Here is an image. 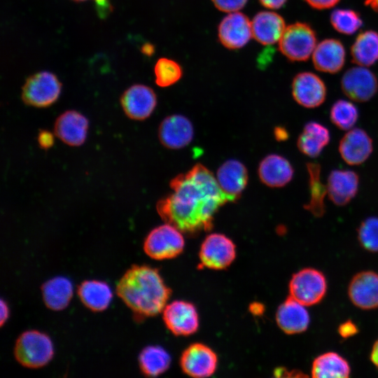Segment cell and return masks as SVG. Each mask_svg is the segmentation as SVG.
Listing matches in <instances>:
<instances>
[{"instance_id":"46","label":"cell","mask_w":378,"mask_h":378,"mask_svg":"<svg viewBox=\"0 0 378 378\" xmlns=\"http://www.w3.org/2000/svg\"><path fill=\"white\" fill-rule=\"evenodd\" d=\"M75 1H85V0H74Z\"/></svg>"},{"instance_id":"38","label":"cell","mask_w":378,"mask_h":378,"mask_svg":"<svg viewBox=\"0 0 378 378\" xmlns=\"http://www.w3.org/2000/svg\"><path fill=\"white\" fill-rule=\"evenodd\" d=\"M305 1L312 8L322 10L333 7L340 0H305Z\"/></svg>"},{"instance_id":"43","label":"cell","mask_w":378,"mask_h":378,"mask_svg":"<svg viewBox=\"0 0 378 378\" xmlns=\"http://www.w3.org/2000/svg\"><path fill=\"white\" fill-rule=\"evenodd\" d=\"M276 138L279 141L285 140L288 137V133L284 128L278 127L275 130Z\"/></svg>"},{"instance_id":"10","label":"cell","mask_w":378,"mask_h":378,"mask_svg":"<svg viewBox=\"0 0 378 378\" xmlns=\"http://www.w3.org/2000/svg\"><path fill=\"white\" fill-rule=\"evenodd\" d=\"M162 316L167 328L176 335H192L199 327L197 309L192 303L186 301L175 300L167 304Z\"/></svg>"},{"instance_id":"27","label":"cell","mask_w":378,"mask_h":378,"mask_svg":"<svg viewBox=\"0 0 378 378\" xmlns=\"http://www.w3.org/2000/svg\"><path fill=\"white\" fill-rule=\"evenodd\" d=\"M46 306L54 311L65 309L73 296L71 281L64 276H56L46 281L41 286Z\"/></svg>"},{"instance_id":"22","label":"cell","mask_w":378,"mask_h":378,"mask_svg":"<svg viewBox=\"0 0 378 378\" xmlns=\"http://www.w3.org/2000/svg\"><path fill=\"white\" fill-rule=\"evenodd\" d=\"M276 323L285 333L289 335L305 331L310 318L304 305L289 296L277 309Z\"/></svg>"},{"instance_id":"6","label":"cell","mask_w":378,"mask_h":378,"mask_svg":"<svg viewBox=\"0 0 378 378\" xmlns=\"http://www.w3.org/2000/svg\"><path fill=\"white\" fill-rule=\"evenodd\" d=\"M184 244L181 232L166 223L149 232L144 243V250L150 258L161 260L178 255Z\"/></svg>"},{"instance_id":"39","label":"cell","mask_w":378,"mask_h":378,"mask_svg":"<svg viewBox=\"0 0 378 378\" xmlns=\"http://www.w3.org/2000/svg\"><path fill=\"white\" fill-rule=\"evenodd\" d=\"M38 143L43 148H49L53 144V136L48 131H43L38 134Z\"/></svg>"},{"instance_id":"33","label":"cell","mask_w":378,"mask_h":378,"mask_svg":"<svg viewBox=\"0 0 378 378\" xmlns=\"http://www.w3.org/2000/svg\"><path fill=\"white\" fill-rule=\"evenodd\" d=\"M330 23L338 32L351 35L363 25L360 14L351 9H335L330 15Z\"/></svg>"},{"instance_id":"21","label":"cell","mask_w":378,"mask_h":378,"mask_svg":"<svg viewBox=\"0 0 378 378\" xmlns=\"http://www.w3.org/2000/svg\"><path fill=\"white\" fill-rule=\"evenodd\" d=\"M258 173L262 183L267 186L281 188L290 182L294 175V169L284 157L270 154L260 162Z\"/></svg>"},{"instance_id":"45","label":"cell","mask_w":378,"mask_h":378,"mask_svg":"<svg viewBox=\"0 0 378 378\" xmlns=\"http://www.w3.org/2000/svg\"><path fill=\"white\" fill-rule=\"evenodd\" d=\"M144 52L150 55L153 52V48L150 44H146L143 47Z\"/></svg>"},{"instance_id":"34","label":"cell","mask_w":378,"mask_h":378,"mask_svg":"<svg viewBox=\"0 0 378 378\" xmlns=\"http://www.w3.org/2000/svg\"><path fill=\"white\" fill-rule=\"evenodd\" d=\"M155 83L160 87H169L178 81L183 75L181 65L171 59L160 58L154 68Z\"/></svg>"},{"instance_id":"14","label":"cell","mask_w":378,"mask_h":378,"mask_svg":"<svg viewBox=\"0 0 378 378\" xmlns=\"http://www.w3.org/2000/svg\"><path fill=\"white\" fill-rule=\"evenodd\" d=\"M120 103L129 118L141 120L149 117L153 112L157 104V98L152 88L136 84L124 92Z\"/></svg>"},{"instance_id":"37","label":"cell","mask_w":378,"mask_h":378,"mask_svg":"<svg viewBox=\"0 0 378 378\" xmlns=\"http://www.w3.org/2000/svg\"><path fill=\"white\" fill-rule=\"evenodd\" d=\"M338 332L342 337L348 338L357 334L358 328L352 321L347 320L339 326Z\"/></svg>"},{"instance_id":"13","label":"cell","mask_w":378,"mask_h":378,"mask_svg":"<svg viewBox=\"0 0 378 378\" xmlns=\"http://www.w3.org/2000/svg\"><path fill=\"white\" fill-rule=\"evenodd\" d=\"M218 34L220 42L225 48L230 50L241 48L253 36L251 22L242 13H231L220 22Z\"/></svg>"},{"instance_id":"40","label":"cell","mask_w":378,"mask_h":378,"mask_svg":"<svg viewBox=\"0 0 378 378\" xmlns=\"http://www.w3.org/2000/svg\"><path fill=\"white\" fill-rule=\"evenodd\" d=\"M287 0H259L260 3L265 8L278 9L281 8Z\"/></svg>"},{"instance_id":"23","label":"cell","mask_w":378,"mask_h":378,"mask_svg":"<svg viewBox=\"0 0 378 378\" xmlns=\"http://www.w3.org/2000/svg\"><path fill=\"white\" fill-rule=\"evenodd\" d=\"M314 67L322 72L335 74L344 66L345 50L340 41L327 38L316 45L313 53Z\"/></svg>"},{"instance_id":"25","label":"cell","mask_w":378,"mask_h":378,"mask_svg":"<svg viewBox=\"0 0 378 378\" xmlns=\"http://www.w3.org/2000/svg\"><path fill=\"white\" fill-rule=\"evenodd\" d=\"M330 140L328 129L322 124L309 121L307 122L297 140V146L304 155L310 158L318 157Z\"/></svg>"},{"instance_id":"31","label":"cell","mask_w":378,"mask_h":378,"mask_svg":"<svg viewBox=\"0 0 378 378\" xmlns=\"http://www.w3.org/2000/svg\"><path fill=\"white\" fill-rule=\"evenodd\" d=\"M171 358L168 352L160 346H148L139 356L141 372L148 377H157L169 367Z\"/></svg>"},{"instance_id":"11","label":"cell","mask_w":378,"mask_h":378,"mask_svg":"<svg viewBox=\"0 0 378 378\" xmlns=\"http://www.w3.org/2000/svg\"><path fill=\"white\" fill-rule=\"evenodd\" d=\"M218 358L208 346L195 343L187 347L180 358L183 371L193 377H207L212 375L217 368Z\"/></svg>"},{"instance_id":"16","label":"cell","mask_w":378,"mask_h":378,"mask_svg":"<svg viewBox=\"0 0 378 378\" xmlns=\"http://www.w3.org/2000/svg\"><path fill=\"white\" fill-rule=\"evenodd\" d=\"M348 295L351 302L360 309L377 308L378 274L372 271L355 274L348 286Z\"/></svg>"},{"instance_id":"36","label":"cell","mask_w":378,"mask_h":378,"mask_svg":"<svg viewBox=\"0 0 378 378\" xmlns=\"http://www.w3.org/2000/svg\"><path fill=\"white\" fill-rule=\"evenodd\" d=\"M214 6L223 12L233 13L241 9L248 0H211Z\"/></svg>"},{"instance_id":"44","label":"cell","mask_w":378,"mask_h":378,"mask_svg":"<svg viewBox=\"0 0 378 378\" xmlns=\"http://www.w3.org/2000/svg\"><path fill=\"white\" fill-rule=\"evenodd\" d=\"M365 4L374 10L378 12V0H365Z\"/></svg>"},{"instance_id":"7","label":"cell","mask_w":378,"mask_h":378,"mask_svg":"<svg viewBox=\"0 0 378 378\" xmlns=\"http://www.w3.org/2000/svg\"><path fill=\"white\" fill-rule=\"evenodd\" d=\"M62 84L51 72L41 71L29 76L22 87L24 102L35 107H47L58 99Z\"/></svg>"},{"instance_id":"35","label":"cell","mask_w":378,"mask_h":378,"mask_svg":"<svg viewBox=\"0 0 378 378\" xmlns=\"http://www.w3.org/2000/svg\"><path fill=\"white\" fill-rule=\"evenodd\" d=\"M358 239L364 249L378 252V217H369L360 224Z\"/></svg>"},{"instance_id":"32","label":"cell","mask_w":378,"mask_h":378,"mask_svg":"<svg viewBox=\"0 0 378 378\" xmlns=\"http://www.w3.org/2000/svg\"><path fill=\"white\" fill-rule=\"evenodd\" d=\"M331 122L342 130H349L358 118L357 107L351 102L344 99L336 101L330 111Z\"/></svg>"},{"instance_id":"26","label":"cell","mask_w":378,"mask_h":378,"mask_svg":"<svg viewBox=\"0 0 378 378\" xmlns=\"http://www.w3.org/2000/svg\"><path fill=\"white\" fill-rule=\"evenodd\" d=\"M81 302L92 312H102L108 308L113 293L107 283L99 280L83 281L77 290Z\"/></svg>"},{"instance_id":"15","label":"cell","mask_w":378,"mask_h":378,"mask_svg":"<svg viewBox=\"0 0 378 378\" xmlns=\"http://www.w3.org/2000/svg\"><path fill=\"white\" fill-rule=\"evenodd\" d=\"M194 129L191 121L184 115L175 114L165 118L158 129L161 144L170 149H181L192 140Z\"/></svg>"},{"instance_id":"18","label":"cell","mask_w":378,"mask_h":378,"mask_svg":"<svg viewBox=\"0 0 378 378\" xmlns=\"http://www.w3.org/2000/svg\"><path fill=\"white\" fill-rule=\"evenodd\" d=\"M216 180L219 187L230 202L239 199L248 183V171L237 160H227L218 169Z\"/></svg>"},{"instance_id":"24","label":"cell","mask_w":378,"mask_h":378,"mask_svg":"<svg viewBox=\"0 0 378 378\" xmlns=\"http://www.w3.org/2000/svg\"><path fill=\"white\" fill-rule=\"evenodd\" d=\"M253 37L260 43L272 45L279 41L285 30L284 18L272 11L258 13L251 22Z\"/></svg>"},{"instance_id":"20","label":"cell","mask_w":378,"mask_h":378,"mask_svg":"<svg viewBox=\"0 0 378 378\" xmlns=\"http://www.w3.org/2000/svg\"><path fill=\"white\" fill-rule=\"evenodd\" d=\"M88 129V119L76 111H67L55 121L54 132L64 143L72 146L83 144Z\"/></svg>"},{"instance_id":"9","label":"cell","mask_w":378,"mask_h":378,"mask_svg":"<svg viewBox=\"0 0 378 378\" xmlns=\"http://www.w3.org/2000/svg\"><path fill=\"white\" fill-rule=\"evenodd\" d=\"M341 88L350 99L365 102L372 99L378 90V80L365 66L349 69L341 80Z\"/></svg>"},{"instance_id":"8","label":"cell","mask_w":378,"mask_h":378,"mask_svg":"<svg viewBox=\"0 0 378 378\" xmlns=\"http://www.w3.org/2000/svg\"><path fill=\"white\" fill-rule=\"evenodd\" d=\"M199 256L203 266L212 270H223L234 260L235 246L223 234H210L203 241Z\"/></svg>"},{"instance_id":"29","label":"cell","mask_w":378,"mask_h":378,"mask_svg":"<svg viewBox=\"0 0 378 378\" xmlns=\"http://www.w3.org/2000/svg\"><path fill=\"white\" fill-rule=\"evenodd\" d=\"M306 167L309 175L310 197L304 208L314 216L320 218L326 212L324 199L327 194V187L321 181V167L318 163L308 162Z\"/></svg>"},{"instance_id":"30","label":"cell","mask_w":378,"mask_h":378,"mask_svg":"<svg viewBox=\"0 0 378 378\" xmlns=\"http://www.w3.org/2000/svg\"><path fill=\"white\" fill-rule=\"evenodd\" d=\"M352 62L358 66H370L378 61V33L372 30L361 32L351 48Z\"/></svg>"},{"instance_id":"17","label":"cell","mask_w":378,"mask_h":378,"mask_svg":"<svg viewBox=\"0 0 378 378\" xmlns=\"http://www.w3.org/2000/svg\"><path fill=\"white\" fill-rule=\"evenodd\" d=\"M373 150L372 140L360 128L349 130L340 141L339 152L349 165H359L366 161Z\"/></svg>"},{"instance_id":"3","label":"cell","mask_w":378,"mask_h":378,"mask_svg":"<svg viewBox=\"0 0 378 378\" xmlns=\"http://www.w3.org/2000/svg\"><path fill=\"white\" fill-rule=\"evenodd\" d=\"M15 360L28 368H40L52 358L54 349L50 338L38 330H27L19 335L14 346Z\"/></svg>"},{"instance_id":"2","label":"cell","mask_w":378,"mask_h":378,"mask_svg":"<svg viewBox=\"0 0 378 378\" xmlns=\"http://www.w3.org/2000/svg\"><path fill=\"white\" fill-rule=\"evenodd\" d=\"M115 290L138 320L160 314L171 295V290L158 270L145 265L130 267L118 281Z\"/></svg>"},{"instance_id":"5","label":"cell","mask_w":378,"mask_h":378,"mask_svg":"<svg viewBox=\"0 0 378 378\" xmlns=\"http://www.w3.org/2000/svg\"><path fill=\"white\" fill-rule=\"evenodd\" d=\"M290 296L304 306L319 303L327 290V281L319 270L306 267L295 273L289 282Z\"/></svg>"},{"instance_id":"4","label":"cell","mask_w":378,"mask_h":378,"mask_svg":"<svg viewBox=\"0 0 378 378\" xmlns=\"http://www.w3.org/2000/svg\"><path fill=\"white\" fill-rule=\"evenodd\" d=\"M316 46V34L305 22H295L286 27L279 41L281 52L290 61H306Z\"/></svg>"},{"instance_id":"42","label":"cell","mask_w":378,"mask_h":378,"mask_svg":"<svg viewBox=\"0 0 378 378\" xmlns=\"http://www.w3.org/2000/svg\"><path fill=\"white\" fill-rule=\"evenodd\" d=\"M370 360L378 368V339L375 341L372 347Z\"/></svg>"},{"instance_id":"28","label":"cell","mask_w":378,"mask_h":378,"mask_svg":"<svg viewBox=\"0 0 378 378\" xmlns=\"http://www.w3.org/2000/svg\"><path fill=\"white\" fill-rule=\"evenodd\" d=\"M311 373L314 378H345L349 376L351 368L344 358L337 353L329 351L313 360Z\"/></svg>"},{"instance_id":"1","label":"cell","mask_w":378,"mask_h":378,"mask_svg":"<svg viewBox=\"0 0 378 378\" xmlns=\"http://www.w3.org/2000/svg\"><path fill=\"white\" fill-rule=\"evenodd\" d=\"M170 188L172 192L158 202L157 211L165 223L184 233L209 230L215 214L230 202L216 178L202 164L174 177Z\"/></svg>"},{"instance_id":"19","label":"cell","mask_w":378,"mask_h":378,"mask_svg":"<svg viewBox=\"0 0 378 378\" xmlns=\"http://www.w3.org/2000/svg\"><path fill=\"white\" fill-rule=\"evenodd\" d=\"M326 187L327 194L332 202L337 206H344L356 195L359 176L351 170L335 169L328 177Z\"/></svg>"},{"instance_id":"41","label":"cell","mask_w":378,"mask_h":378,"mask_svg":"<svg viewBox=\"0 0 378 378\" xmlns=\"http://www.w3.org/2000/svg\"><path fill=\"white\" fill-rule=\"evenodd\" d=\"M9 316V309L6 302L3 299L1 300V320L0 324L1 326L6 321L7 318Z\"/></svg>"},{"instance_id":"12","label":"cell","mask_w":378,"mask_h":378,"mask_svg":"<svg viewBox=\"0 0 378 378\" xmlns=\"http://www.w3.org/2000/svg\"><path fill=\"white\" fill-rule=\"evenodd\" d=\"M326 86L323 80L312 72H300L292 82V95L303 107L313 108L321 106L326 100Z\"/></svg>"}]
</instances>
